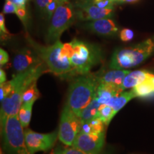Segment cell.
<instances>
[{"label":"cell","mask_w":154,"mask_h":154,"mask_svg":"<svg viewBox=\"0 0 154 154\" xmlns=\"http://www.w3.org/2000/svg\"><path fill=\"white\" fill-rule=\"evenodd\" d=\"M61 1L63 2H68L69 0H61Z\"/></svg>","instance_id":"cell-37"},{"label":"cell","mask_w":154,"mask_h":154,"mask_svg":"<svg viewBox=\"0 0 154 154\" xmlns=\"http://www.w3.org/2000/svg\"><path fill=\"white\" fill-rule=\"evenodd\" d=\"M11 92V88L9 82H5L0 84V101L1 102L6 99Z\"/></svg>","instance_id":"cell-27"},{"label":"cell","mask_w":154,"mask_h":154,"mask_svg":"<svg viewBox=\"0 0 154 154\" xmlns=\"http://www.w3.org/2000/svg\"><path fill=\"white\" fill-rule=\"evenodd\" d=\"M24 133L26 146L31 154L49 151L53 149L58 138L57 131L49 134H40L27 129Z\"/></svg>","instance_id":"cell-9"},{"label":"cell","mask_w":154,"mask_h":154,"mask_svg":"<svg viewBox=\"0 0 154 154\" xmlns=\"http://www.w3.org/2000/svg\"><path fill=\"white\" fill-rule=\"evenodd\" d=\"M136 97H147L154 94V86L152 82L149 80L138 84L136 87L131 88Z\"/></svg>","instance_id":"cell-20"},{"label":"cell","mask_w":154,"mask_h":154,"mask_svg":"<svg viewBox=\"0 0 154 154\" xmlns=\"http://www.w3.org/2000/svg\"><path fill=\"white\" fill-rule=\"evenodd\" d=\"M15 14L19 17V19H20L21 22L24 24L25 29H26L29 24V13L27 10H26V7H17Z\"/></svg>","instance_id":"cell-24"},{"label":"cell","mask_w":154,"mask_h":154,"mask_svg":"<svg viewBox=\"0 0 154 154\" xmlns=\"http://www.w3.org/2000/svg\"><path fill=\"white\" fill-rule=\"evenodd\" d=\"M39 96V91L36 86V82H35L24 91L22 96V103L32 101H36L38 99Z\"/></svg>","instance_id":"cell-22"},{"label":"cell","mask_w":154,"mask_h":154,"mask_svg":"<svg viewBox=\"0 0 154 154\" xmlns=\"http://www.w3.org/2000/svg\"><path fill=\"white\" fill-rule=\"evenodd\" d=\"M17 6L11 1L6 0L3 8L4 14H15Z\"/></svg>","instance_id":"cell-29"},{"label":"cell","mask_w":154,"mask_h":154,"mask_svg":"<svg viewBox=\"0 0 154 154\" xmlns=\"http://www.w3.org/2000/svg\"><path fill=\"white\" fill-rule=\"evenodd\" d=\"M123 1H124V0H117V3L121 4V3H122Z\"/></svg>","instance_id":"cell-36"},{"label":"cell","mask_w":154,"mask_h":154,"mask_svg":"<svg viewBox=\"0 0 154 154\" xmlns=\"http://www.w3.org/2000/svg\"><path fill=\"white\" fill-rule=\"evenodd\" d=\"M138 0H124L122 3H134L136 2H138Z\"/></svg>","instance_id":"cell-34"},{"label":"cell","mask_w":154,"mask_h":154,"mask_svg":"<svg viewBox=\"0 0 154 154\" xmlns=\"http://www.w3.org/2000/svg\"><path fill=\"white\" fill-rule=\"evenodd\" d=\"M6 79H7V76H6L5 71H4L2 69H0V84L7 82Z\"/></svg>","instance_id":"cell-33"},{"label":"cell","mask_w":154,"mask_h":154,"mask_svg":"<svg viewBox=\"0 0 154 154\" xmlns=\"http://www.w3.org/2000/svg\"><path fill=\"white\" fill-rule=\"evenodd\" d=\"M24 128L18 114L7 118L1 133L4 150L8 154H31L26 144Z\"/></svg>","instance_id":"cell-6"},{"label":"cell","mask_w":154,"mask_h":154,"mask_svg":"<svg viewBox=\"0 0 154 154\" xmlns=\"http://www.w3.org/2000/svg\"><path fill=\"white\" fill-rule=\"evenodd\" d=\"M154 54V36L135 45L119 48L113 52L109 68L128 69L140 64Z\"/></svg>","instance_id":"cell-4"},{"label":"cell","mask_w":154,"mask_h":154,"mask_svg":"<svg viewBox=\"0 0 154 154\" xmlns=\"http://www.w3.org/2000/svg\"><path fill=\"white\" fill-rule=\"evenodd\" d=\"M49 154H88L85 152L81 151V150L76 149L74 146H58ZM101 154V153H100Z\"/></svg>","instance_id":"cell-23"},{"label":"cell","mask_w":154,"mask_h":154,"mask_svg":"<svg viewBox=\"0 0 154 154\" xmlns=\"http://www.w3.org/2000/svg\"><path fill=\"white\" fill-rule=\"evenodd\" d=\"M99 84V74L89 73L77 76L69 86L66 104L79 116L96 96Z\"/></svg>","instance_id":"cell-3"},{"label":"cell","mask_w":154,"mask_h":154,"mask_svg":"<svg viewBox=\"0 0 154 154\" xmlns=\"http://www.w3.org/2000/svg\"><path fill=\"white\" fill-rule=\"evenodd\" d=\"M105 133L88 134L80 132L77 135L73 146L88 154H100L105 145Z\"/></svg>","instance_id":"cell-10"},{"label":"cell","mask_w":154,"mask_h":154,"mask_svg":"<svg viewBox=\"0 0 154 154\" xmlns=\"http://www.w3.org/2000/svg\"><path fill=\"white\" fill-rule=\"evenodd\" d=\"M54 0H35L36 6L38 9L41 11L42 14H44L45 10L47 9V7L51 4Z\"/></svg>","instance_id":"cell-30"},{"label":"cell","mask_w":154,"mask_h":154,"mask_svg":"<svg viewBox=\"0 0 154 154\" xmlns=\"http://www.w3.org/2000/svg\"><path fill=\"white\" fill-rule=\"evenodd\" d=\"M134 32L130 29H123L120 32V34H119V36H120V38L121 41L127 42H129L131 40L133 39L134 38Z\"/></svg>","instance_id":"cell-28"},{"label":"cell","mask_w":154,"mask_h":154,"mask_svg":"<svg viewBox=\"0 0 154 154\" xmlns=\"http://www.w3.org/2000/svg\"><path fill=\"white\" fill-rule=\"evenodd\" d=\"M134 98H136V96L132 89L128 91H123L115 96L109 105L113 108L115 114H116L128 101H130Z\"/></svg>","instance_id":"cell-17"},{"label":"cell","mask_w":154,"mask_h":154,"mask_svg":"<svg viewBox=\"0 0 154 154\" xmlns=\"http://www.w3.org/2000/svg\"><path fill=\"white\" fill-rule=\"evenodd\" d=\"M9 1H11V2H13V1H14V0H9Z\"/></svg>","instance_id":"cell-38"},{"label":"cell","mask_w":154,"mask_h":154,"mask_svg":"<svg viewBox=\"0 0 154 154\" xmlns=\"http://www.w3.org/2000/svg\"><path fill=\"white\" fill-rule=\"evenodd\" d=\"M113 108L109 105H102L99 108L96 117H98L103 121V123L108 126L115 116Z\"/></svg>","instance_id":"cell-21"},{"label":"cell","mask_w":154,"mask_h":154,"mask_svg":"<svg viewBox=\"0 0 154 154\" xmlns=\"http://www.w3.org/2000/svg\"><path fill=\"white\" fill-rule=\"evenodd\" d=\"M27 41L38 57L47 65L49 72L63 79H69L76 76L70 61L68 54L59 41L48 46H42L36 43L29 36Z\"/></svg>","instance_id":"cell-2"},{"label":"cell","mask_w":154,"mask_h":154,"mask_svg":"<svg viewBox=\"0 0 154 154\" xmlns=\"http://www.w3.org/2000/svg\"><path fill=\"white\" fill-rule=\"evenodd\" d=\"M44 62L36 51L24 49L17 53L13 60V67L17 73L28 70L40 63Z\"/></svg>","instance_id":"cell-12"},{"label":"cell","mask_w":154,"mask_h":154,"mask_svg":"<svg viewBox=\"0 0 154 154\" xmlns=\"http://www.w3.org/2000/svg\"><path fill=\"white\" fill-rule=\"evenodd\" d=\"M77 19L82 21H94L109 18L113 14V8H100L84 0H78L75 4Z\"/></svg>","instance_id":"cell-11"},{"label":"cell","mask_w":154,"mask_h":154,"mask_svg":"<svg viewBox=\"0 0 154 154\" xmlns=\"http://www.w3.org/2000/svg\"><path fill=\"white\" fill-rule=\"evenodd\" d=\"M34 101L23 103L18 113V117L21 124L24 128H27L29 125L32 114V107L34 103Z\"/></svg>","instance_id":"cell-19"},{"label":"cell","mask_w":154,"mask_h":154,"mask_svg":"<svg viewBox=\"0 0 154 154\" xmlns=\"http://www.w3.org/2000/svg\"><path fill=\"white\" fill-rule=\"evenodd\" d=\"M71 43L73 54L70 58L74 72L77 76L89 74L94 66L101 62L102 52L99 46L88 42L73 39Z\"/></svg>","instance_id":"cell-5"},{"label":"cell","mask_w":154,"mask_h":154,"mask_svg":"<svg viewBox=\"0 0 154 154\" xmlns=\"http://www.w3.org/2000/svg\"><path fill=\"white\" fill-rule=\"evenodd\" d=\"M76 18V8L69 1L59 5L50 19L46 35L47 43L53 44L59 41L62 34L74 24Z\"/></svg>","instance_id":"cell-7"},{"label":"cell","mask_w":154,"mask_h":154,"mask_svg":"<svg viewBox=\"0 0 154 154\" xmlns=\"http://www.w3.org/2000/svg\"><path fill=\"white\" fill-rule=\"evenodd\" d=\"M3 12L0 14V34H1V39L5 40L11 35L9 31L7 29L5 26V18Z\"/></svg>","instance_id":"cell-26"},{"label":"cell","mask_w":154,"mask_h":154,"mask_svg":"<svg viewBox=\"0 0 154 154\" xmlns=\"http://www.w3.org/2000/svg\"><path fill=\"white\" fill-rule=\"evenodd\" d=\"M84 1L103 9L113 8L114 4L117 3V0H84Z\"/></svg>","instance_id":"cell-25"},{"label":"cell","mask_w":154,"mask_h":154,"mask_svg":"<svg viewBox=\"0 0 154 154\" xmlns=\"http://www.w3.org/2000/svg\"><path fill=\"white\" fill-rule=\"evenodd\" d=\"M82 121L66 104L61 111L58 138L63 145L72 146L81 131Z\"/></svg>","instance_id":"cell-8"},{"label":"cell","mask_w":154,"mask_h":154,"mask_svg":"<svg viewBox=\"0 0 154 154\" xmlns=\"http://www.w3.org/2000/svg\"><path fill=\"white\" fill-rule=\"evenodd\" d=\"M153 75V74L145 70L130 72L129 74H127L126 78L124 79L121 87L124 91L127 88H133L138 84L149 80Z\"/></svg>","instance_id":"cell-15"},{"label":"cell","mask_w":154,"mask_h":154,"mask_svg":"<svg viewBox=\"0 0 154 154\" xmlns=\"http://www.w3.org/2000/svg\"><path fill=\"white\" fill-rule=\"evenodd\" d=\"M131 71L126 69H111L104 74H99V83L121 88L124 79ZM124 91V90H123Z\"/></svg>","instance_id":"cell-14"},{"label":"cell","mask_w":154,"mask_h":154,"mask_svg":"<svg viewBox=\"0 0 154 154\" xmlns=\"http://www.w3.org/2000/svg\"><path fill=\"white\" fill-rule=\"evenodd\" d=\"M44 62L36 65L25 72L18 73L9 81L11 88L10 94L2 101L0 111V126L1 131L5 126L6 121L10 116L17 115L22 105V96L33 83L37 82L42 74L49 70Z\"/></svg>","instance_id":"cell-1"},{"label":"cell","mask_w":154,"mask_h":154,"mask_svg":"<svg viewBox=\"0 0 154 154\" xmlns=\"http://www.w3.org/2000/svg\"><path fill=\"white\" fill-rule=\"evenodd\" d=\"M150 81H151V82H152V84H153V86H154V75H153V76H152L151 78H150Z\"/></svg>","instance_id":"cell-35"},{"label":"cell","mask_w":154,"mask_h":154,"mask_svg":"<svg viewBox=\"0 0 154 154\" xmlns=\"http://www.w3.org/2000/svg\"><path fill=\"white\" fill-rule=\"evenodd\" d=\"M106 125L103 121L98 117L82 122L81 131L88 134H103L105 133Z\"/></svg>","instance_id":"cell-16"},{"label":"cell","mask_w":154,"mask_h":154,"mask_svg":"<svg viewBox=\"0 0 154 154\" xmlns=\"http://www.w3.org/2000/svg\"><path fill=\"white\" fill-rule=\"evenodd\" d=\"M9 57L8 53L5 49H0V65L1 66L5 65L9 61Z\"/></svg>","instance_id":"cell-31"},{"label":"cell","mask_w":154,"mask_h":154,"mask_svg":"<svg viewBox=\"0 0 154 154\" xmlns=\"http://www.w3.org/2000/svg\"><path fill=\"white\" fill-rule=\"evenodd\" d=\"M85 26L87 29L98 35L112 37L118 34L119 28L113 19L104 18L91 21L86 23Z\"/></svg>","instance_id":"cell-13"},{"label":"cell","mask_w":154,"mask_h":154,"mask_svg":"<svg viewBox=\"0 0 154 154\" xmlns=\"http://www.w3.org/2000/svg\"><path fill=\"white\" fill-rule=\"evenodd\" d=\"M101 103L99 101L97 97L95 96L91 101L88 103L87 106L80 113L79 117L82 119V122L84 121H88L89 119L95 118L97 114L98 111H99V108L101 106Z\"/></svg>","instance_id":"cell-18"},{"label":"cell","mask_w":154,"mask_h":154,"mask_svg":"<svg viewBox=\"0 0 154 154\" xmlns=\"http://www.w3.org/2000/svg\"><path fill=\"white\" fill-rule=\"evenodd\" d=\"M28 0H14L13 2L16 5L17 7H26Z\"/></svg>","instance_id":"cell-32"}]
</instances>
